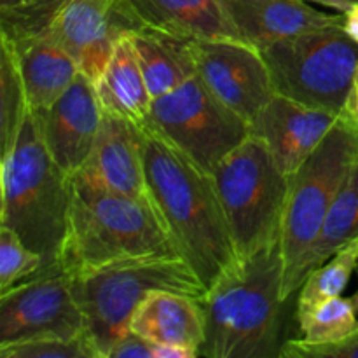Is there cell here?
I'll return each instance as SVG.
<instances>
[{
  "instance_id": "6da1fadb",
  "label": "cell",
  "mask_w": 358,
  "mask_h": 358,
  "mask_svg": "<svg viewBox=\"0 0 358 358\" xmlns=\"http://www.w3.org/2000/svg\"><path fill=\"white\" fill-rule=\"evenodd\" d=\"M143 163L150 203L178 254L210 289L238 261L213 177L147 126Z\"/></svg>"
},
{
  "instance_id": "7a4b0ae2",
  "label": "cell",
  "mask_w": 358,
  "mask_h": 358,
  "mask_svg": "<svg viewBox=\"0 0 358 358\" xmlns=\"http://www.w3.org/2000/svg\"><path fill=\"white\" fill-rule=\"evenodd\" d=\"M205 343L199 357L275 358L285 332L283 255L280 241L238 257L206 290Z\"/></svg>"
},
{
  "instance_id": "3957f363",
  "label": "cell",
  "mask_w": 358,
  "mask_h": 358,
  "mask_svg": "<svg viewBox=\"0 0 358 358\" xmlns=\"http://www.w3.org/2000/svg\"><path fill=\"white\" fill-rule=\"evenodd\" d=\"M182 257L150 201L70 180V208L62 250L70 276L145 259Z\"/></svg>"
},
{
  "instance_id": "277c9868",
  "label": "cell",
  "mask_w": 358,
  "mask_h": 358,
  "mask_svg": "<svg viewBox=\"0 0 358 358\" xmlns=\"http://www.w3.org/2000/svg\"><path fill=\"white\" fill-rule=\"evenodd\" d=\"M69 208L70 178L49 154L30 110L13 147L2 154L0 227L16 233L41 255L42 271L62 269Z\"/></svg>"
},
{
  "instance_id": "5b68a950",
  "label": "cell",
  "mask_w": 358,
  "mask_h": 358,
  "mask_svg": "<svg viewBox=\"0 0 358 358\" xmlns=\"http://www.w3.org/2000/svg\"><path fill=\"white\" fill-rule=\"evenodd\" d=\"M70 278L96 358H108L112 346L128 334L133 311L149 292L171 290L203 299L208 290L182 257L119 262Z\"/></svg>"
},
{
  "instance_id": "8992f818",
  "label": "cell",
  "mask_w": 358,
  "mask_h": 358,
  "mask_svg": "<svg viewBox=\"0 0 358 358\" xmlns=\"http://www.w3.org/2000/svg\"><path fill=\"white\" fill-rule=\"evenodd\" d=\"M358 163V122L343 112L320 145L289 177L280 247L283 255V297L297 292V273L324 220Z\"/></svg>"
},
{
  "instance_id": "52a82bcc",
  "label": "cell",
  "mask_w": 358,
  "mask_h": 358,
  "mask_svg": "<svg viewBox=\"0 0 358 358\" xmlns=\"http://www.w3.org/2000/svg\"><path fill=\"white\" fill-rule=\"evenodd\" d=\"M238 257L280 241L289 177L269 147L248 135L212 173Z\"/></svg>"
},
{
  "instance_id": "ba28073f",
  "label": "cell",
  "mask_w": 358,
  "mask_h": 358,
  "mask_svg": "<svg viewBox=\"0 0 358 358\" xmlns=\"http://www.w3.org/2000/svg\"><path fill=\"white\" fill-rule=\"evenodd\" d=\"M341 24L306 31L262 49L276 93L332 114L345 112L355 86L358 44Z\"/></svg>"
},
{
  "instance_id": "9c48e42d",
  "label": "cell",
  "mask_w": 358,
  "mask_h": 358,
  "mask_svg": "<svg viewBox=\"0 0 358 358\" xmlns=\"http://www.w3.org/2000/svg\"><path fill=\"white\" fill-rule=\"evenodd\" d=\"M143 126L210 175L250 135V124L210 93L196 76L152 100Z\"/></svg>"
},
{
  "instance_id": "30bf717a",
  "label": "cell",
  "mask_w": 358,
  "mask_h": 358,
  "mask_svg": "<svg viewBox=\"0 0 358 358\" xmlns=\"http://www.w3.org/2000/svg\"><path fill=\"white\" fill-rule=\"evenodd\" d=\"M42 338L86 339V318L63 269L37 273L0 294V348Z\"/></svg>"
},
{
  "instance_id": "8fae6325",
  "label": "cell",
  "mask_w": 358,
  "mask_h": 358,
  "mask_svg": "<svg viewBox=\"0 0 358 358\" xmlns=\"http://www.w3.org/2000/svg\"><path fill=\"white\" fill-rule=\"evenodd\" d=\"M196 77L250 124L276 94L261 49L236 38L192 41Z\"/></svg>"
},
{
  "instance_id": "7c38bea8",
  "label": "cell",
  "mask_w": 358,
  "mask_h": 358,
  "mask_svg": "<svg viewBox=\"0 0 358 358\" xmlns=\"http://www.w3.org/2000/svg\"><path fill=\"white\" fill-rule=\"evenodd\" d=\"M136 28L138 24L124 0H62L48 35L76 59L80 72L94 83L103 72L117 38Z\"/></svg>"
},
{
  "instance_id": "4fadbf2b",
  "label": "cell",
  "mask_w": 358,
  "mask_h": 358,
  "mask_svg": "<svg viewBox=\"0 0 358 358\" xmlns=\"http://www.w3.org/2000/svg\"><path fill=\"white\" fill-rule=\"evenodd\" d=\"M70 180L150 201L143 163V126L103 112L93 149Z\"/></svg>"
},
{
  "instance_id": "5bb4252c",
  "label": "cell",
  "mask_w": 358,
  "mask_h": 358,
  "mask_svg": "<svg viewBox=\"0 0 358 358\" xmlns=\"http://www.w3.org/2000/svg\"><path fill=\"white\" fill-rule=\"evenodd\" d=\"M34 115L49 154L70 178L86 163L103 117L94 83L80 72L55 103Z\"/></svg>"
},
{
  "instance_id": "9a60e30c",
  "label": "cell",
  "mask_w": 358,
  "mask_h": 358,
  "mask_svg": "<svg viewBox=\"0 0 358 358\" xmlns=\"http://www.w3.org/2000/svg\"><path fill=\"white\" fill-rule=\"evenodd\" d=\"M339 115L276 93L250 122V135L269 147L280 170L290 177L320 145Z\"/></svg>"
},
{
  "instance_id": "2e32d148",
  "label": "cell",
  "mask_w": 358,
  "mask_h": 358,
  "mask_svg": "<svg viewBox=\"0 0 358 358\" xmlns=\"http://www.w3.org/2000/svg\"><path fill=\"white\" fill-rule=\"evenodd\" d=\"M220 3L240 41L261 51L275 42L343 23V13H324L306 0H220Z\"/></svg>"
},
{
  "instance_id": "e0dca14e",
  "label": "cell",
  "mask_w": 358,
  "mask_h": 358,
  "mask_svg": "<svg viewBox=\"0 0 358 358\" xmlns=\"http://www.w3.org/2000/svg\"><path fill=\"white\" fill-rule=\"evenodd\" d=\"M129 331L159 346L189 350L199 357L206 315L201 299L171 290H152L133 311Z\"/></svg>"
},
{
  "instance_id": "ac0fdd59",
  "label": "cell",
  "mask_w": 358,
  "mask_h": 358,
  "mask_svg": "<svg viewBox=\"0 0 358 358\" xmlns=\"http://www.w3.org/2000/svg\"><path fill=\"white\" fill-rule=\"evenodd\" d=\"M138 28H154L189 41L236 38L220 0H124Z\"/></svg>"
},
{
  "instance_id": "d6986e66",
  "label": "cell",
  "mask_w": 358,
  "mask_h": 358,
  "mask_svg": "<svg viewBox=\"0 0 358 358\" xmlns=\"http://www.w3.org/2000/svg\"><path fill=\"white\" fill-rule=\"evenodd\" d=\"M7 42L16 55L31 112L55 103L80 73L76 59L51 35L41 34Z\"/></svg>"
},
{
  "instance_id": "ffe728a7",
  "label": "cell",
  "mask_w": 358,
  "mask_h": 358,
  "mask_svg": "<svg viewBox=\"0 0 358 358\" xmlns=\"http://www.w3.org/2000/svg\"><path fill=\"white\" fill-rule=\"evenodd\" d=\"M94 91L105 114L126 119L138 126L147 122L152 96L128 31L115 42L103 72L94 80Z\"/></svg>"
},
{
  "instance_id": "44dd1931",
  "label": "cell",
  "mask_w": 358,
  "mask_h": 358,
  "mask_svg": "<svg viewBox=\"0 0 358 358\" xmlns=\"http://www.w3.org/2000/svg\"><path fill=\"white\" fill-rule=\"evenodd\" d=\"M152 100L196 76L192 41L154 28L128 31Z\"/></svg>"
},
{
  "instance_id": "7402d4cb",
  "label": "cell",
  "mask_w": 358,
  "mask_h": 358,
  "mask_svg": "<svg viewBox=\"0 0 358 358\" xmlns=\"http://www.w3.org/2000/svg\"><path fill=\"white\" fill-rule=\"evenodd\" d=\"M355 238H358V163L346 178L339 194L336 196L320 234L301 264L297 273V289H301L304 280L315 268L329 261L336 252L341 250Z\"/></svg>"
},
{
  "instance_id": "603a6c76",
  "label": "cell",
  "mask_w": 358,
  "mask_h": 358,
  "mask_svg": "<svg viewBox=\"0 0 358 358\" xmlns=\"http://www.w3.org/2000/svg\"><path fill=\"white\" fill-rule=\"evenodd\" d=\"M358 268V238L308 275L297 294L296 318L324 301L343 296Z\"/></svg>"
},
{
  "instance_id": "cb8c5ba5",
  "label": "cell",
  "mask_w": 358,
  "mask_h": 358,
  "mask_svg": "<svg viewBox=\"0 0 358 358\" xmlns=\"http://www.w3.org/2000/svg\"><path fill=\"white\" fill-rule=\"evenodd\" d=\"M301 339L327 345L346 339L358 331V292L332 297L297 317Z\"/></svg>"
},
{
  "instance_id": "d4e9b609",
  "label": "cell",
  "mask_w": 358,
  "mask_h": 358,
  "mask_svg": "<svg viewBox=\"0 0 358 358\" xmlns=\"http://www.w3.org/2000/svg\"><path fill=\"white\" fill-rule=\"evenodd\" d=\"M2 59H0V135H2V154L13 147L24 115L30 112L24 93L23 79L17 66L14 49L6 38L0 37Z\"/></svg>"
},
{
  "instance_id": "484cf974",
  "label": "cell",
  "mask_w": 358,
  "mask_h": 358,
  "mask_svg": "<svg viewBox=\"0 0 358 358\" xmlns=\"http://www.w3.org/2000/svg\"><path fill=\"white\" fill-rule=\"evenodd\" d=\"M42 271V257L16 233L0 227V294Z\"/></svg>"
},
{
  "instance_id": "4316f807",
  "label": "cell",
  "mask_w": 358,
  "mask_h": 358,
  "mask_svg": "<svg viewBox=\"0 0 358 358\" xmlns=\"http://www.w3.org/2000/svg\"><path fill=\"white\" fill-rule=\"evenodd\" d=\"M2 358H96L86 339L42 338L0 348Z\"/></svg>"
},
{
  "instance_id": "83f0119b",
  "label": "cell",
  "mask_w": 358,
  "mask_h": 358,
  "mask_svg": "<svg viewBox=\"0 0 358 358\" xmlns=\"http://www.w3.org/2000/svg\"><path fill=\"white\" fill-rule=\"evenodd\" d=\"M280 357L283 358H358V331L346 339L327 345H313L304 339H287Z\"/></svg>"
},
{
  "instance_id": "f1b7e54d",
  "label": "cell",
  "mask_w": 358,
  "mask_h": 358,
  "mask_svg": "<svg viewBox=\"0 0 358 358\" xmlns=\"http://www.w3.org/2000/svg\"><path fill=\"white\" fill-rule=\"evenodd\" d=\"M157 345L129 331L112 346L108 358H156Z\"/></svg>"
},
{
  "instance_id": "f546056e",
  "label": "cell",
  "mask_w": 358,
  "mask_h": 358,
  "mask_svg": "<svg viewBox=\"0 0 358 358\" xmlns=\"http://www.w3.org/2000/svg\"><path fill=\"white\" fill-rule=\"evenodd\" d=\"M341 27L343 30H345V34L358 44V3H355V6H352L348 10L343 13Z\"/></svg>"
},
{
  "instance_id": "4dcf8cb0",
  "label": "cell",
  "mask_w": 358,
  "mask_h": 358,
  "mask_svg": "<svg viewBox=\"0 0 358 358\" xmlns=\"http://www.w3.org/2000/svg\"><path fill=\"white\" fill-rule=\"evenodd\" d=\"M306 2L322 3V6L331 7V9H338L339 13H345V10H348L350 7L358 3V0H306Z\"/></svg>"
},
{
  "instance_id": "1f68e13d",
  "label": "cell",
  "mask_w": 358,
  "mask_h": 358,
  "mask_svg": "<svg viewBox=\"0 0 358 358\" xmlns=\"http://www.w3.org/2000/svg\"><path fill=\"white\" fill-rule=\"evenodd\" d=\"M345 112L348 115H352V117L358 122V87H353L352 94H350L348 98V103H346Z\"/></svg>"
},
{
  "instance_id": "d6a6232c",
  "label": "cell",
  "mask_w": 358,
  "mask_h": 358,
  "mask_svg": "<svg viewBox=\"0 0 358 358\" xmlns=\"http://www.w3.org/2000/svg\"><path fill=\"white\" fill-rule=\"evenodd\" d=\"M24 2H28V0H0V9H9V7H16Z\"/></svg>"
},
{
  "instance_id": "836d02e7",
  "label": "cell",
  "mask_w": 358,
  "mask_h": 358,
  "mask_svg": "<svg viewBox=\"0 0 358 358\" xmlns=\"http://www.w3.org/2000/svg\"><path fill=\"white\" fill-rule=\"evenodd\" d=\"M353 87H358V69H357V73H355V86Z\"/></svg>"
}]
</instances>
